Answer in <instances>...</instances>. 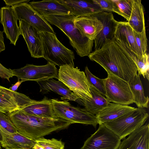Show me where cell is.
<instances>
[{"label":"cell","mask_w":149,"mask_h":149,"mask_svg":"<svg viewBox=\"0 0 149 149\" xmlns=\"http://www.w3.org/2000/svg\"><path fill=\"white\" fill-rule=\"evenodd\" d=\"M3 149H7L3 148ZM33 149L32 148H26V149Z\"/></svg>","instance_id":"obj_41"},{"label":"cell","mask_w":149,"mask_h":149,"mask_svg":"<svg viewBox=\"0 0 149 149\" xmlns=\"http://www.w3.org/2000/svg\"><path fill=\"white\" fill-rule=\"evenodd\" d=\"M29 4L42 16L52 15H72L70 10L58 0L32 1Z\"/></svg>","instance_id":"obj_20"},{"label":"cell","mask_w":149,"mask_h":149,"mask_svg":"<svg viewBox=\"0 0 149 149\" xmlns=\"http://www.w3.org/2000/svg\"><path fill=\"white\" fill-rule=\"evenodd\" d=\"M22 110L26 114L43 118L57 119L51 100L45 96L41 100L36 101Z\"/></svg>","instance_id":"obj_22"},{"label":"cell","mask_w":149,"mask_h":149,"mask_svg":"<svg viewBox=\"0 0 149 149\" xmlns=\"http://www.w3.org/2000/svg\"><path fill=\"white\" fill-rule=\"evenodd\" d=\"M13 76L22 82L31 81H39L55 78L58 79V70L56 65L49 62L43 65L27 64L25 66L12 70Z\"/></svg>","instance_id":"obj_9"},{"label":"cell","mask_w":149,"mask_h":149,"mask_svg":"<svg viewBox=\"0 0 149 149\" xmlns=\"http://www.w3.org/2000/svg\"><path fill=\"white\" fill-rule=\"evenodd\" d=\"M33 149H44L40 145L37 143H36L32 148Z\"/></svg>","instance_id":"obj_39"},{"label":"cell","mask_w":149,"mask_h":149,"mask_svg":"<svg viewBox=\"0 0 149 149\" xmlns=\"http://www.w3.org/2000/svg\"><path fill=\"white\" fill-rule=\"evenodd\" d=\"M42 16L50 24L60 29L68 37L70 45L81 57L92 52L94 41L83 37L75 26L72 15H52Z\"/></svg>","instance_id":"obj_3"},{"label":"cell","mask_w":149,"mask_h":149,"mask_svg":"<svg viewBox=\"0 0 149 149\" xmlns=\"http://www.w3.org/2000/svg\"><path fill=\"white\" fill-rule=\"evenodd\" d=\"M134 61L136 64L138 74L142 75L144 78L146 77L149 80V55L147 53L143 54L141 58H139L135 55Z\"/></svg>","instance_id":"obj_29"},{"label":"cell","mask_w":149,"mask_h":149,"mask_svg":"<svg viewBox=\"0 0 149 149\" xmlns=\"http://www.w3.org/2000/svg\"><path fill=\"white\" fill-rule=\"evenodd\" d=\"M58 79L63 83L79 98L89 100L92 98L90 85L85 72L78 67L65 65L58 71Z\"/></svg>","instance_id":"obj_6"},{"label":"cell","mask_w":149,"mask_h":149,"mask_svg":"<svg viewBox=\"0 0 149 149\" xmlns=\"http://www.w3.org/2000/svg\"><path fill=\"white\" fill-rule=\"evenodd\" d=\"M134 97V103L138 107L148 108L149 98L146 97L140 75L137 74L128 82Z\"/></svg>","instance_id":"obj_27"},{"label":"cell","mask_w":149,"mask_h":149,"mask_svg":"<svg viewBox=\"0 0 149 149\" xmlns=\"http://www.w3.org/2000/svg\"><path fill=\"white\" fill-rule=\"evenodd\" d=\"M4 87L0 86V91Z\"/></svg>","instance_id":"obj_40"},{"label":"cell","mask_w":149,"mask_h":149,"mask_svg":"<svg viewBox=\"0 0 149 149\" xmlns=\"http://www.w3.org/2000/svg\"><path fill=\"white\" fill-rule=\"evenodd\" d=\"M0 126L10 132L13 133L17 132L8 116L1 112H0Z\"/></svg>","instance_id":"obj_33"},{"label":"cell","mask_w":149,"mask_h":149,"mask_svg":"<svg viewBox=\"0 0 149 149\" xmlns=\"http://www.w3.org/2000/svg\"><path fill=\"white\" fill-rule=\"evenodd\" d=\"M92 1L103 11L113 12L112 0H93Z\"/></svg>","instance_id":"obj_34"},{"label":"cell","mask_w":149,"mask_h":149,"mask_svg":"<svg viewBox=\"0 0 149 149\" xmlns=\"http://www.w3.org/2000/svg\"><path fill=\"white\" fill-rule=\"evenodd\" d=\"M148 117L145 109L138 107L104 124L121 140L143 125Z\"/></svg>","instance_id":"obj_5"},{"label":"cell","mask_w":149,"mask_h":149,"mask_svg":"<svg viewBox=\"0 0 149 149\" xmlns=\"http://www.w3.org/2000/svg\"><path fill=\"white\" fill-rule=\"evenodd\" d=\"M35 140L28 138L17 132L10 133L0 126V145L7 149L32 148Z\"/></svg>","instance_id":"obj_16"},{"label":"cell","mask_w":149,"mask_h":149,"mask_svg":"<svg viewBox=\"0 0 149 149\" xmlns=\"http://www.w3.org/2000/svg\"><path fill=\"white\" fill-rule=\"evenodd\" d=\"M133 31L137 45L143 55L146 53L148 49L146 29L141 33H137L134 31Z\"/></svg>","instance_id":"obj_32"},{"label":"cell","mask_w":149,"mask_h":149,"mask_svg":"<svg viewBox=\"0 0 149 149\" xmlns=\"http://www.w3.org/2000/svg\"><path fill=\"white\" fill-rule=\"evenodd\" d=\"M84 142L80 149H118L121 139L104 124Z\"/></svg>","instance_id":"obj_10"},{"label":"cell","mask_w":149,"mask_h":149,"mask_svg":"<svg viewBox=\"0 0 149 149\" xmlns=\"http://www.w3.org/2000/svg\"><path fill=\"white\" fill-rule=\"evenodd\" d=\"M66 6L76 18L88 16L103 12L91 1L77 0H58Z\"/></svg>","instance_id":"obj_19"},{"label":"cell","mask_w":149,"mask_h":149,"mask_svg":"<svg viewBox=\"0 0 149 149\" xmlns=\"http://www.w3.org/2000/svg\"><path fill=\"white\" fill-rule=\"evenodd\" d=\"M115 36L125 42L139 58H141L142 53L136 43L133 30L127 22H118Z\"/></svg>","instance_id":"obj_24"},{"label":"cell","mask_w":149,"mask_h":149,"mask_svg":"<svg viewBox=\"0 0 149 149\" xmlns=\"http://www.w3.org/2000/svg\"><path fill=\"white\" fill-rule=\"evenodd\" d=\"M118 149H149V125L146 124L128 135Z\"/></svg>","instance_id":"obj_17"},{"label":"cell","mask_w":149,"mask_h":149,"mask_svg":"<svg viewBox=\"0 0 149 149\" xmlns=\"http://www.w3.org/2000/svg\"><path fill=\"white\" fill-rule=\"evenodd\" d=\"M22 82L20 80L18 79L17 81L15 84L12 85V86L8 89L12 91H16L19 87Z\"/></svg>","instance_id":"obj_38"},{"label":"cell","mask_w":149,"mask_h":149,"mask_svg":"<svg viewBox=\"0 0 149 149\" xmlns=\"http://www.w3.org/2000/svg\"><path fill=\"white\" fill-rule=\"evenodd\" d=\"M36 101L23 94L3 87L0 91V112L7 114L22 109Z\"/></svg>","instance_id":"obj_12"},{"label":"cell","mask_w":149,"mask_h":149,"mask_svg":"<svg viewBox=\"0 0 149 149\" xmlns=\"http://www.w3.org/2000/svg\"><path fill=\"white\" fill-rule=\"evenodd\" d=\"M3 32V31H2L0 30V53L4 51L5 49Z\"/></svg>","instance_id":"obj_37"},{"label":"cell","mask_w":149,"mask_h":149,"mask_svg":"<svg viewBox=\"0 0 149 149\" xmlns=\"http://www.w3.org/2000/svg\"><path fill=\"white\" fill-rule=\"evenodd\" d=\"M19 24L20 35L23 37L31 56L37 58L43 57L40 32L23 20H19Z\"/></svg>","instance_id":"obj_13"},{"label":"cell","mask_w":149,"mask_h":149,"mask_svg":"<svg viewBox=\"0 0 149 149\" xmlns=\"http://www.w3.org/2000/svg\"><path fill=\"white\" fill-rule=\"evenodd\" d=\"M90 91L92 98L89 100L79 99L90 113L95 115L110 102L105 96L92 85H90Z\"/></svg>","instance_id":"obj_25"},{"label":"cell","mask_w":149,"mask_h":149,"mask_svg":"<svg viewBox=\"0 0 149 149\" xmlns=\"http://www.w3.org/2000/svg\"><path fill=\"white\" fill-rule=\"evenodd\" d=\"M30 0H3L6 6H13L23 3H28Z\"/></svg>","instance_id":"obj_36"},{"label":"cell","mask_w":149,"mask_h":149,"mask_svg":"<svg viewBox=\"0 0 149 149\" xmlns=\"http://www.w3.org/2000/svg\"><path fill=\"white\" fill-rule=\"evenodd\" d=\"M51 100L54 111L58 117L70 121L72 124L91 125L95 128L98 124L95 115L90 113L85 108L74 107L68 100Z\"/></svg>","instance_id":"obj_7"},{"label":"cell","mask_w":149,"mask_h":149,"mask_svg":"<svg viewBox=\"0 0 149 149\" xmlns=\"http://www.w3.org/2000/svg\"><path fill=\"white\" fill-rule=\"evenodd\" d=\"M40 86V92L45 93L52 91L62 96V100L75 101L79 98L63 83L53 78L37 82Z\"/></svg>","instance_id":"obj_21"},{"label":"cell","mask_w":149,"mask_h":149,"mask_svg":"<svg viewBox=\"0 0 149 149\" xmlns=\"http://www.w3.org/2000/svg\"><path fill=\"white\" fill-rule=\"evenodd\" d=\"M135 55L125 42L114 36L107 40L102 47L92 52L88 56L106 71L128 82L137 74L134 60Z\"/></svg>","instance_id":"obj_1"},{"label":"cell","mask_w":149,"mask_h":149,"mask_svg":"<svg viewBox=\"0 0 149 149\" xmlns=\"http://www.w3.org/2000/svg\"><path fill=\"white\" fill-rule=\"evenodd\" d=\"M18 20H22L40 32L56 34L50 24L28 3H23L11 7Z\"/></svg>","instance_id":"obj_11"},{"label":"cell","mask_w":149,"mask_h":149,"mask_svg":"<svg viewBox=\"0 0 149 149\" xmlns=\"http://www.w3.org/2000/svg\"><path fill=\"white\" fill-rule=\"evenodd\" d=\"M103 25V28L95 39V50L102 47L107 40L115 36L118 22L114 18L112 12L103 11L94 15Z\"/></svg>","instance_id":"obj_14"},{"label":"cell","mask_w":149,"mask_h":149,"mask_svg":"<svg viewBox=\"0 0 149 149\" xmlns=\"http://www.w3.org/2000/svg\"><path fill=\"white\" fill-rule=\"evenodd\" d=\"M40 34L43 58L48 62L59 67L65 65L74 67L73 52L63 45L58 40L56 34L40 32Z\"/></svg>","instance_id":"obj_4"},{"label":"cell","mask_w":149,"mask_h":149,"mask_svg":"<svg viewBox=\"0 0 149 149\" xmlns=\"http://www.w3.org/2000/svg\"><path fill=\"white\" fill-rule=\"evenodd\" d=\"M35 141L44 149H64L65 148V144L61 140L54 138L48 139L42 137Z\"/></svg>","instance_id":"obj_31"},{"label":"cell","mask_w":149,"mask_h":149,"mask_svg":"<svg viewBox=\"0 0 149 149\" xmlns=\"http://www.w3.org/2000/svg\"><path fill=\"white\" fill-rule=\"evenodd\" d=\"M17 132L33 140L65 129L72 123L65 119L43 118L28 114L22 109L7 114Z\"/></svg>","instance_id":"obj_2"},{"label":"cell","mask_w":149,"mask_h":149,"mask_svg":"<svg viewBox=\"0 0 149 149\" xmlns=\"http://www.w3.org/2000/svg\"><path fill=\"white\" fill-rule=\"evenodd\" d=\"M136 108L128 105L109 102L107 106L95 115L98 124H104L114 120Z\"/></svg>","instance_id":"obj_23"},{"label":"cell","mask_w":149,"mask_h":149,"mask_svg":"<svg viewBox=\"0 0 149 149\" xmlns=\"http://www.w3.org/2000/svg\"><path fill=\"white\" fill-rule=\"evenodd\" d=\"M127 22L136 32L141 33L146 29L144 9L141 0H133L132 12Z\"/></svg>","instance_id":"obj_26"},{"label":"cell","mask_w":149,"mask_h":149,"mask_svg":"<svg viewBox=\"0 0 149 149\" xmlns=\"http://www.w3.org/2000/svg\"><path fill=\"white\" fill-rule=\"evenodd\" d=\"M0 22L3 27V31L10 44L16 45L20 32L18 20L12 7L3 6L0 9Z\"/></svg>","instance_id":"obj_15"},{"label":"cell","mask_w":149,"mask_h":149,"mask_svg":"<svg viewBox=\"0 0 149 149\" xmlns=\"http://www.w3.org/2000/svg\"><path fill=\"white\" fill-rule=\"evenodd\" d=\"M1 146V145H0V149H1V147H0Z\"/></svg>","instance_id":"obj_42"},{"label":"cell","mask_w":149,"mask_h":149,"mask_svg":"<svg viewBox=\"0 0 149 149\" xmlns=\"http://www.w3.org/2000/svg\"><path fill=\"white\" fill-rule=\"evenodd\" d=\"M74 22L82 36L93 41L103 27L102 22L94 15L75 18Z\"/></svg>","instance_id":"obj_18"},{"label":"cell","mask_w":149,"mask_h":149,"mask_svg":"<svg viewBox=\"0 0 149 149\" xmlns=\"http://www.w3.org/2000/svg\"><path fill=\"white\" fill-rule=\"evenodd\" d=\"M105 97L108 101L125 105L134 103V97L128 82L106 71Z\"/></svg>","instance_id":"obj_8"},{"label":"cell","mask_w":149,"mask_h":149,"mask_svg":"<svg viewBox=\"0 0 149 149\" xmlns=\"http://www.w3.org/2000/svg\"><path fill=\"white\" fill-rule=\"evenodd\" d=\"M13 76L12 69L7 68L0 63V77L10 81V79Z\"/></svg>","instance_id":"obj_35"},{"label":"cell","mask_w":149,"mask_h":149,"mask_svg":"<svg viewBox=\"0 0 149 149\" xmlns=\"http://www.w3.org/2000/svg\"><path fill=\"white\" fill-rule=\"evenodd\" d=\"M113 12L121 16L128 21L132 6L133 0H112Z\"/></svg>","instance_id":"obj_28"},{"label":"cell","mask_w":149,"mask_h":149,"mask_svg":"<svg viewBox=\"0 0 149 149\" xmlns=\"http://www.w3.org/2000/svg\"><path fill=\"white\" fill-rule=\"evenodd\" d=\"M85 72L89 84L94 87L102 95L105 96V79H101L97 77L90 72L87 66L85 67Z\"/></svg>","instance_id":"obj_30"}]
</instances>
